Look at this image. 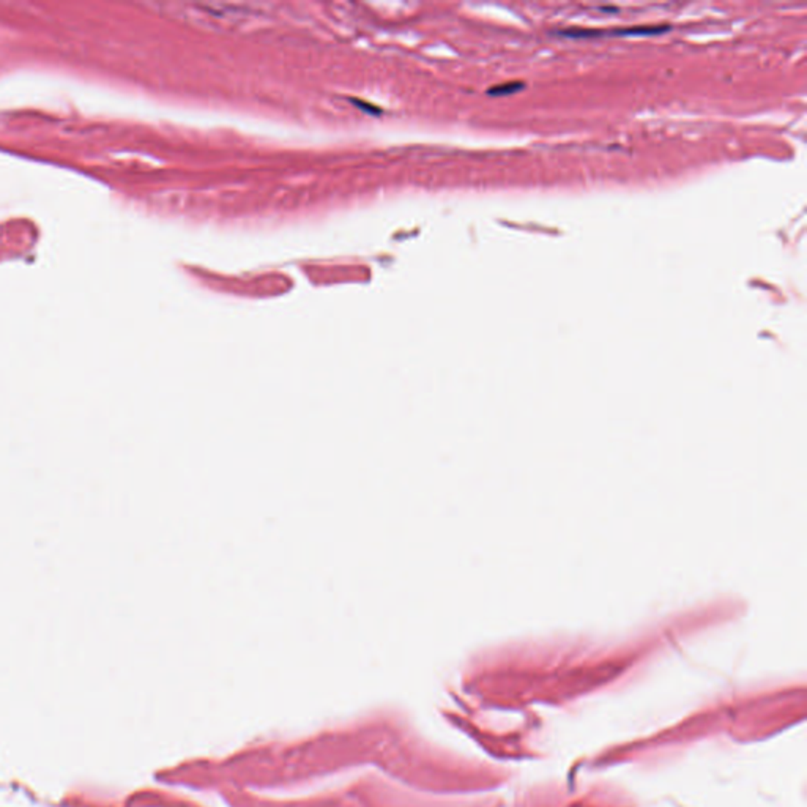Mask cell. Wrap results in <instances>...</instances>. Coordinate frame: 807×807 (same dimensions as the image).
<instances>
[{
  "label": "cell",
  "mask_w": 807,
  "mask_h": 807,
  "mask_svg": "<svg viewBox=\"0 0 807 807\" xmlns=\"http://www.w3.org/2000/svg\"><path fill=\"white\" fill-rule=\"evenodd\" d=\"M667 30H670V26H636L620 29L615 33H619V35H656V33H664Z\"/></svg>",
  "instance_id": "obj_1"
},
{
  "label": "cell",
  "mask_w": 807,
  "mask_h": 807,
  "mask_svg": "<svg viewBox=\"0 0 807 807\" xmlns=\"http://www.w3.org/2000/svg\"><path fill=\"white\" fill-rule=\"evenodd\" d=\"M524 87V84H521V82H511V84H503V86H498V87H492L489 93H494V95H508V93H514L517 90H521V88Z\"/></svg>",
  "instance_id": "obj_2"
}]
</instances>
